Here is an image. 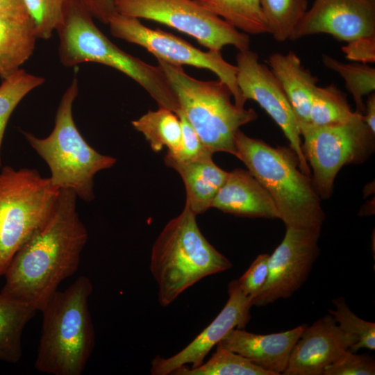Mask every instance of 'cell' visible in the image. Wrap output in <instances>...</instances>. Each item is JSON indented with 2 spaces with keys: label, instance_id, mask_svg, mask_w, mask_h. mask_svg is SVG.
<instances>
[{
  "label": "cell",
  "instance_id": "6da1fadb",
  "mask_svg": "<svg viewBox=\"0 0 375 375\" xmlns=\"http://www.w3.org/2000/svg\"><path fill=\"white\" fill-rule=\"evenodd\" d=\"M76 201L73 190H60L47 220L12 258L1 292L25 301L39 311L60 283L76 273L88 239Z\"/></svg>",
  "mask_w": 375,
  "mask_h": 375
},
{
  "label": "cell",
  "instance_id": "7a4b0ae2",
  "mask_svg": "<svg viewBox=\"0 0 375 375\" xmlns=\"http://www.w3.org/2000/svg\"><path fill=\"white\" fill-rule=\"evenodd\" d=\"M93 285L78 276L65 290H57L43 304L41 334L34 367L51 375H81L95 346L89 310Z\"/></svg>",
  "mask_w": 375,
  "mask_h": 375
},
{
  "label": "cell",
  "instance_id": "3957f363",
  "mask_svg": "<svg viewBox=\"0 0 375 375\" xmlns=\"http://www.w3.org/2000/svg\"><path fill=\"white\" fill-rule=\"evenodd\" d=\"M93 17L77 1L65 0L62 19L56 31L58 56L67 67L93 62L112 67L138 83L159 108L177 115L181 110L164 72L113 44L96 26Z\"/></svg>",
  "mask_w": 375,
  "mask_h": 375
},
{
  "label": "cell",
  "instance_id": "277c9868",
  "mask_svg": "<svg viewBox=\"0 0 375 375\" xmlns=\"http://www.w3.org/2000/svg\"><path fill=\"white\" fill-rule=\"evenodd\" d=\"M235 142L237 158L269 194L286 227L322 228L321 198L291 148L271 147L240 130Z\"/></svg>",
  "mask_w": 375,
  "mask_h": 375
},
{
  "label": "cell",
  "instance_id": "5b68a950",
  "mask_svg": "<svg viewBox=\"0 0 375 375\" xmlns=\"http://www.w3.org/2000/svg\"><path fill=\"white\" fill-rule=\"evenodd\" d=\"M196 216L185 205L182 212L166 224L153 244L149 268L162 306H169L202 278L232 267L229 260L203 236Z\"/></svg>",
  "mask_w": 375,
  "mask_h": 375
},
{
  "label": "cell",
  "instance_id": "8992f818",
  "mask_svg": "<svg viewBox=\"0 0 375 375\" xmlns=\"http://www.w3.org/2000/svg\"><path fill=\"white\" fill-rule=\"evenodd\" d=\"M78 92L74 78L60 99L53 129L47 137L40 138L26 131L22 134L48 165L51 185L58 190L70 189L90 202L94 199V175L114 166L117 159L97 151L78 130L72 115Z\"/></svg>",
  "mask_w": 375,
  "mask_h": 375
},
{
  "label": "cell",
  "instance_id": "52a82bcc",
  "mask_svg": "<svg viewBox=\"0 0 375 375\" xmlns=\"http://www.w3.org/2000/svg\"><path fill=\"white\" fill-rule=\"evenodd\" d=\"M158 65L174 91L181 112L212 153L226 152L237 157L235 137L240 128L256 119L252 109L233 103L232 92L222 81H200L161 60Z\"/></svg>",
  "mask_w": 375,
  "mask_h": 375
},
{
  "label": "cell",
  "instance_id": "ba28073f",
  "mask_svg": "<svg viewBox=\"0 0 375 375\" xmlns=\"http://www.w3.org/2000/svg\"><path fill=\"white\" fill-rule=\"evenodd\" d=\"M38 170L6 165L0 171V276L15 254L50 216L59 195Z\"/></svg>",
  "mask_w": 375,
  "mask_h": 375
},
{
  "label": "cell",
  "instance_id": "9c48e42d",
  "mask_svg": "<svg viewBox=\"0 0 375 375\" xmlns=\"http://www.w3.org/2000/svg\"><path fill=\"white\" fill-rule=\"evenodd\" d=\"M302 150L312 170V182L321 199L329 198L334 181L347 165L366 160L374 149V135L359 114L340 124L315 126L299 122Z\"/></svg>",
  "mask_w": 375,
  "mask_h": 375
},
{
  "label": "cell",
  "instance_id": "30bf717a",
  "mask_svg": "<svg viewBox=\"0 0 375 375\" xmlns=\"http://www.w3.org/2000/svg\"><path fill=\"white\" fill-rule=\"evenodd\" d=\"M119 14L154 21L194 38L208 50L221 51L233 45L250 49L248 34L206 10L194 0H116Z\"/></svg>",
  "mask_w": 375,
  "mask_h": 375
},
{
  "label": "cell",
  "instance_id": "8fae6325",
  "mask_svg": "<svg viewBox=\"0 0 375 375\" xmlns=\"http://www.w3.org/2000/svg\"><path fill=\"white\" fill-rule=\"evenodd\" d=\"M111 34L139 45L161 60L174 65H191L215 73L231 90L236 106L244 108L247 100L237 83V67L226 61L221 51H203L183 39L160 28L144 26L139 19L116 12L110 19Z\"/></svg>",
  "mask_w": 375,
  "mask_h": 375
},
{
  "label": "cell",
  "instance_id": "7c38bea8",
  "mask_svg": "<svg viewBox=\"0 0 375 375\" xmlns=\"http://www.w3.org/2000/svg\"><path fill=\"white\" fill-rule=\"evenodd\" d=\"M321 228L286 227L283 240L269 256L267 279L251 306L287 299L301 287L318 256Z\"/></svg>",
  "mask_w": 375,
  "mask_h": 375
},
{
  "label": "cell",
  "instance_id": "4fadbf2b",
  "mask_svg": "<svg viewBox=\"0 0 375 375\" xmlns=\"http://www.w3.org/2000/svg\"><path fill=\"white\" fill-rule=\"evenodd\" d=\"M237 83L243 97L257 102L281 128L297 155L301 170L310 176V169L302 150L298 119L271 69L259 62L258 54L250 49L236 57Z\"/></svg>",
  "mask_w": 375,
  "mask_h": 375
},
{
  "label": "cell",
  "instance_id": "5bb4252c",
  "mask_svg": "<svg viewBox=\"0 0 375 375\" xmlns=\"http://www.w3.org/2000/svg\"><path fill=\"white\" fill-rule=\"evenodd\" d=\"M319 33L347 42L375 35V0H315L290 40Z\"/></svg>",
  "mask_w": 375,
  "mask_h": 375
},
{
  "label": "cell",
  "instance_id": "9a60e30c",
  "mask_svg": "<svg viewBox=\"0 0 375 375\" xmlns=\"http://www.w3.org/2000/svg\"><path fill=\"white\" fill-rule=\"evenodd\" d=\"M228 299L213 321L189 344L176 354L167 358L156 356L150 372L152 375L171 374L177 368L192 364L200 366L204 358L232 329L244 328L251 319V299L240 288L236 279L228 285Z\"/></svg>",
  "mask_w": 375,
  "mask_h": 375
},
{
  "label": "cell",
  "instance_id": "2e32d148",
  "mask_svg": "<svg viewBox=\"0 0 375 375\" xmlns=\"http://www.w3.org/2000/svg\"><path fill=\"white\" fill-rule=\"evenodd\" d=\"M356 341L343 332L333 317L326 315L306 326L294 344L284 375H322Z\"/></svg>",
  "mask_w": 375,
  "mask_h": 375
},
{
  "label": "cell",
  "instance_id": "e0dca14e",
  "mask_svg": "<svg viewBox=\"0 0 375 375\" xmlns=\"http://www.w3.org/2000/svg\"><path fill=\"white\" fill-rule=\"evenodd\" d=\"M306 326L300 325L284 332L267 335L235 328L231 330L219 343L274 375L283 374L291 351Z\"/></svg>",
  "mask_w": 375,
  "mask_h": 375
},
{
  "label": "cell",
  "instance_id": "ac0fdd59",
  "mask_svg": "<svg viewBox=\"0 0 375 375\" xmlns=\"http://www.w3.org/2000/svg\"><path fill=\"white\" fill-rule=\"evenodd\" d=\"M211 208L240 217L279 218L269 194L248 170L242 169L228 172Z\"/></svg>",
  "mask_w": 375,
  "mask_h": 375
},
{
  "label": "cell",
  "instance_id": "d6986e66",
  "mask_svg": "<svg viewBox=\"0 0 375 375\" xmlns=\"http://www.w3.org/2000/svg\"><path fill=\"white\" fill-rule=\"evenodd\" d=\"M212 153L190 160H179L167 153V166L176 170L183 181L185 204L196 215L211 208L212 202L224 183L228 172L212 160Z\"/></svg>",
  "mask_w": 375,
  "mask_h": 375
},
{
  "label": "cell",
  "instance_id": "ffe728a7",
  "mask_svg": "<svg viewBox=\"0 0 375 375\" xmlns=\"http://www.w3.org/2000/svg\"><path fill=\"white\" fill-rule=\"evenodd\" d=\"M267 63L281 84L299 122H309V113L317 78L301 64L292 51L271 54Z\"/></svg>",
  "mask_w": 375,
  "mask_h": 375
},
{
  "label": "cell",
  "instance_id": "44dd1931",
  "mask_svg": "<svg viewBox=\"0 0 375 375\" xmlns=\"http://www.w3.org/2000/svg\"><path fill=\"white\" fill-rule=\"evenodd\" d=\"M37 37L27 12L0 13V77L11 76L33 53Z\"/></svg>",
  "mask_w": 375,
  "mask_h": 375
},
{
  "label": "cell",
  "instance_id": "7402d4cb",
  "mask_svg": "<svg viewBox=\"0 0 375 375\" xmlns=\"http://www.w3.org/2000/svg\"><path fill=\"white\" fill-rule=\"evenodd\" d=\"M38 310L31 303L0 292V360L16 363L22 356L24 329Z\"/></svg>",
  "mask_w": 375,
  "mask_h": 375
},
{
  "label": "cell",
  "instance_id": "603a6c76",
  "mask_svg": "<svg viewBox=\"0 0 375 375\" xmlns=\"http://www.w3.org/2000/svg\"><path fill=\"white\" fill-rule=\"evenodd\" d=\"M133 127L143 134L155 152L167 149V153L178 156L182 147V130L178 117L170 110L159 108L149 110L131 122Z\"/></svg>",
  "mask_w": 375,
  "mask_h": 375
},
{
  "label": "cell",
  "instance_id": "cb8c5ba5",
  "mask_svg": "<svg viewBox=\"0 0 375 375\" xmlns=\"http://www.w3.org/2000/svg\"><path fill=\"white\" fill-rule=\"evenodd\" d=\"M213 15L247 34L269 33L260 0H194Z\"/></svg>",
  "mask_w": 375,
  "mask_h": 375
},
{
  "label": "cell",
  "instance_id": "d4e9b609",
  "mask_svg": "<svg viewBox=\"0 0 375 375\" xmlns=\"http://www.w3.org/2000/svg\"><path fill=\"white\" fill-rule=\"evenodd\" d=\"M359 114L352 111L347 96L336 85L317 86L310 108L309 123L315 126H330L348 122Z\"/></svg>",
  "mask_w": 375,
  "mask_h": 375
},
{
  "label": "cell",
  "instance_id": "484cf974",
  "mask_svg": "<svg viewBox=\"0 0 375 375\" xmlns=\"http://www.w3.org/2000/svg\"><path fill=\"white\" fill-rule=\"evenodd\" d=\"M174 375H274L249 359L217 344L216 351L204 364L194 368L183 365L175 369Z\"/></svg>",
  "mask_w": 375,
  "mask_h": 375
},
{
  "label": "cell",
  "instance_id": "4316f807",
  "mask_svg": "<svg viewBox=\"0 0 375 375\" xmlns=\"http://www.w3.org/2000/svg\"><path fill=\"white\" fill-rule=\"evenodd\" d=\"M269 33L278 42L290 40L308 10L307 0H260Z\"/></svg>",
  "mask_w": 375,
  "mask_h": 375
},
{
  "label": "cell",
  "instance_id": "83f0119b",
  "mask_svg": "<svg viewBox=\"0 0 375 375\" xmlns=\"http://www.w3.org/2000/svg\"><path fill=\"white\" fill-rule=\"evenodd\" d=\"M43 77L20 69L0 85V167L2 165L1 147L9 119L21 101L32 90L42 85Z\"/></svg>",
  "mask_w": 375,
  "mask_h": 375
},
{
  "label": "cell",
  "instance_id": "f1b7e54d",
  "mask_svg": "<svg viewBox=\"0 0 375 375\" xmlns=\"http://www.w3.org/2000/svg\"><path fill=\"white\" fill-rule=\"evenodd\" d=\"M322 62L338 73L344 81L345 88L353 97L356 112L363 115V97L375 90V68L367 64L344 63L328 55H322Z\"/></svg>",
  "mask_w": 375,
  "mask_h": 375
},
{
  "label": "cell",
  "instance_id": "f546056e",
  "mask_svg": "<svg viewBox=\"0 0 375 375\" xmlns=\"http://www.w3.org/2000/svg\"><path fill=\"white\" fill-rule=\"evenodd\" d=\"M335 310H329L340 329L353 337L356 344L349 349L357 352L360 349H375V323L365 321L356 315L349 308L344 297L333 300Z\"/></svg>",
  "mask_w": 375,
  "mask_h": 375
},
{
  "label": "cell",
  "instance_id": "4dcf8cb0",
  "mask_svg": "<svg viewBox=\"0 0 375 375\" xmlns=\"http://www.w3.org/2000/svg\"><path fill=\"white\" fill-rule=\"evenodd\" d=\"M38 39L48 40L59 25L65 0H24Z\"/></svg>",
  "mask_w": 375,
  "mask_h": 375
},
{
  "label": "cell",
  "instance_id": "1f68e13d",
  "mask_svg": "<svg viewBox=\"0 0 375 375\" xmlns=\"http://www.w3.org/2000/svg\"><path fill=\"white\" fill-rule=\"evenodd\" d=\"M374 359L368 355H359L349 349L324 371L323 375H374Z\"/></svg>",
  "mask_w": 375,
  "mask_h": 375
},
{
  "label": "cell",
  "instance_id": "d6a6232c",
  "mask_svg": "<svg viewBox=\"0 0 375 375\" xmlns=\"http://www.w3.org/2000/svg\"><path fill=\"white\" fill-rule=\"evenodd\" d=\"M268 254H260L251 264L237 283L244 294L255 298L266 283L268 276Z\"/></svg>",
  "mask_w": 375,
  "mask_h": 375
},
{
  "label": "cell",
  "instance_id": "836d02e7",
  "mask_svg": "<svg viewBox=\"0 0 375 375\" xmlns=\"http://www.w3.org/2000/svg\"><path fill=\"white\" fill-rule=\"evenodd\" d=\"M177 116L179 118L182 130V147L178 156H171L179 160H190L207 153H212L204 147L197 132L183 113L181 111Z\"/></svg>",
  "mask_w": 375,
  "mask_h": 375
},
{
  "label": "cell",
  "instance_id": "e575fe53",
  "mask_svg": "<svg viewBox=\"0 0 375 375\" xmlns=\"http://www.w3.org/2000/svg\"><path fill=\"white\" fill-rule=\"evenodd\" d=\"M346 58L362 64L375 62V35L362 37L349 41L342 47Z\"/></svg>",
  "mask_w": 375,
  "mask_h": 375
},
{
  "label": "cell",
  "instance_id": "d590c367",
  "mask_svg": "<svg viewBox=\"0 0 375 375\" xmlns=\"http://www.w3.org/2000/svg\"><path fill=\"white\" fill-rule=\"evenodd\" d=\"M94 17L108 24L110 17L115 14L116 0H76Z\"/></svg>",
  "mask_w": 375,
  "mask_h": 375
},
{
  "label": "cell",
  "instance_id": "8d00e7d4",
  "mask_svg": "<svg viewBox=\"0 0 375 375\" xmlns=\"http://www.w3.org/2000/svg\"><path fill=\"white\" fill-rule=\"evenodd\" d=\"M363 120L369 128L375 133V94L371 93L368 95L365 110L363 112Z\"/></svg>",
  "mask_w": 375,
  "mask_h": 375
},
{
  "label": "cell",
  "instance_id": "74e56055",
  "mask_svg": "<svg viewBox=\"0 0 375 375\" xmlns=\"http://www.w3.org/2000/svg\"><path fill=\"white\" fill-rule=\"evenodd\" d=\"M26 12L24 0H0V13Z\"/></svg>",
  "mask_w": 375,
  "mask_h": 375
}]
</instances>
